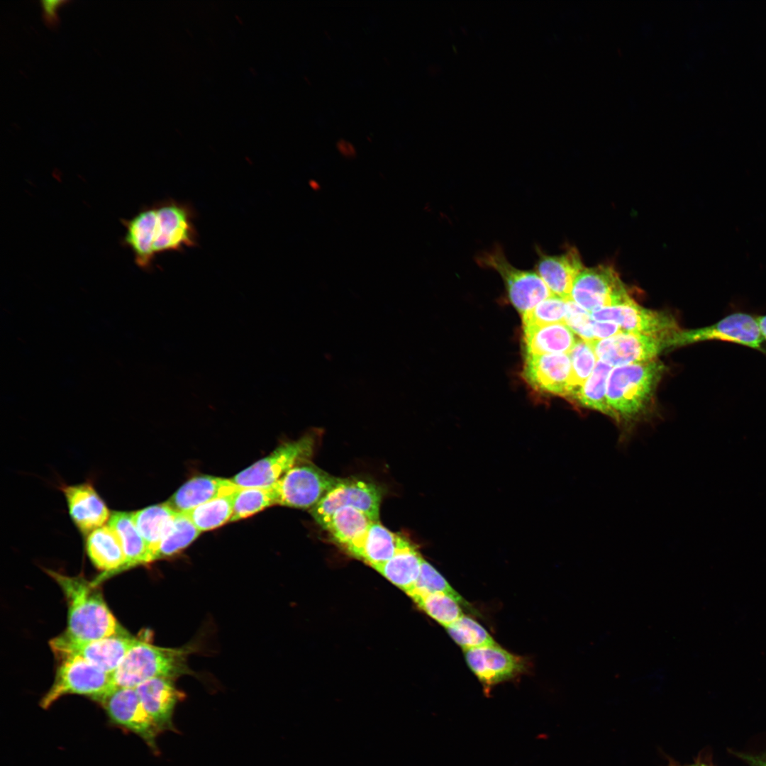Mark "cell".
<instances>
[{"instance_id":"cell-1","label":"cell","mask_w":766,"mask_h":766,"mask_svg":"<svg viewBox=\"0 0 766 766\" xmlns=\"http://www.w3.org/2000/svg\"><path fill=\"white\" fill-rule=\"evenodd\" d=\"M61 588L68 609L65 633L81 640H94L129 633L106 604L97 585L81 576L71 577L45 570Z\"/></svg>"},{"instance_id":"cell-2","label":"cell","mask_w":766,"mask_h":766,"mask_svg":"<svg viewBox=\"0 0 766 766\" xmlns=\"http://www.w3.org/2000/svg\"><path fill=\"white\" fill-rule=\"evenodd\" d=\"M145 638H135L123 660L111 674L116 687L135 688L154 677H177L192 674L187 664L194 645L170 648L157 646Z\"/></svg>"},{"instance_id":"cell-3","label":"cell","mask_w":766,"mask_h":766,"mask_svg":"<svg viewBox=\"0 0 766 766\" xmlns=\"http://www.w3.org/2000/svg\"><path fill=\"white\" fill-rule=\"evenodd\" d=\"M665 366L656 360L615 367L607 381V401L616 421H630L645 408Z\"/></svg>"},{"instance_id":"cell-4","label":"cell","mask_w":766,"mask_h":766,"mask_svg":"<svg viewBox=\"0 0 766 766\" xmlns=\"http://www.w3.org/2000/svg\"><path fill=\"white\" fill-rule=\"evenodd\" d=\"M320 435L318 429H312L296 440L282 444L265 457L238 473L231 480L240 487L273 485L292 467L308 462Z\"/></svg>"},{"instance_id":"cell-5","label":"cell","mask_w":766,"mask_h":766,"mask_svg":"<svg viewBox=\"0 0 766 766\" xmlns=\"http://www.w3.org/2000/svg\"><path fill=\"white\" fill-rule=\"evenodd\" d=\"M54 682L40 701L47 709L60 698L67 694H78L99 703L116 687L111 674L76 657L60 660Z\"/></svg>"},{"instance_id":"cell-6","label":"cell","mask_w":766,"mask_h":766,"mask_svg":"<svg viewBox=\"0 0 766 766\" xmlns=\"http://www.w3.org/2000/svg\"><path fill=\"white\" fill-rule=\"evenodd\" d=\"M704 341L734 343L755 350L766 356V343L761 334L757 316L736 311L717 322L699 328L681 331L667 340L668 347L684 346Z\"/></svg>"},{"instance_id":"cell-7","label":"cell","mask_w":766,"mask_h":766,"mask_svg":"<svg viewBox=\"0 0 766 766\" xmlns=\"http://www.w3.org/2000/svg\"><path fill=\"white\" fill-rule=\"evenodd\" d=\"M476 262L480 267L492 269L500 274L511 302L522 315L553 296L536 272L513 266L498 245L478 255Z\"/></svg>"},{"instance_id":"cell-8","label":"cell","mask_w":766,"mask_h":766,"mask_svg":"<svg viewBox=\"0 0 766 766\" xmlns=\"http://www.w3.org/2000/svg\"><path fill=\"white\" fill-rule=\"evenodd\" d=\"M338 480L339 478L306 462L292 467L272 487L277 505L312 509Z\"/></svg>"},{"instance_id":"cell-9","label":"cell","mask_w":766,"mask_h":766,"mask_svg":"<svg viewBox=\"0 0 766 766\" xmlns=\"http://www.w3.org/2000/svg\"><path fill=\"white\" fill-rule=\"evenodd\" d=\"M135 638L126 635L81 640L64 632L50 641V647L58 660L69 657H79L112 674L123 660Z\"/></svg>"},{"instance_id":"cell-10","label":"cell","mask_w":766,"mask_h":766,"mask_svg":"<svg viewBox=\"0 0 766 766\" xmlns=\"http://www.w3.org/2000/svg\"><path fill=\"white\" fill-rule=\"evenodd\" d=\"M156 221L152 250L155 255L182 251L198 243L192 208L173 199L155 204Z\"/></svg>"},{"instance_id":"cell-11","label":"cell","mask_w":766,"mask_h":766,"mask_svg":"<svg viewBox=\"0 0 766 766\" xmlns=\"http://www.w3.org/2000/svg\"><path fill=\"white\" fill-rule=\"evenodd\" d=\"M98 704L113 725L137 735L155 755H159L157 738L160 733L135 688L115 687Z\"/></svg>"},{"instance_id":"cell-12","label":"cell","mask_w":766,"mask_h":766,"mask_svg":"<svg viewBox=\"0 0 766 766\" xmlns=\"http://www.w3.org/2000/svg\"><path fill=\"white\" fill-rule=\"evenodd\" d=\"M570 299L589 313L632 300L617 272L606 265L584 267L574 282Z\"/></svg>"},{"instance_id":"cell-13","label":"cell","mask_w":766,"mask_h":766,"mask_svg":"<svg viewBox=\"0 0 766 766\" xmlns=\"http://www.w3.org/2000/svg\"><path fill=\"white\" fill-rule=\"evenodd\" d=\"M382 499L380 489L373 483L357 479H340L311 509V515L322 527L338 509L352 506L373 521H379Z\"/></svg>"},{"instance_id":"cell-14","label":"cell","mask_w":766,"mask_h":766,"mask_svg":"<svg viewBox=\"0 0 766 766\" xmlns=\"http://www.w3.org/2000/svg\"><path fill=\"white\" fill-rule=\"evenodd\" d=\"M587 343L597 359L611 367L653 360L668 347L667 339L629 332Z\"/></svg>"},{"instance_id":"cell-15","label":"cell","mask_w":766,"mask_h":766,"mask_svg":"<svg viewBox=\"0 0 766 766\" xmlns=\"http://www.w3.org/2000/svg\"><path fill=\"white\" fill-rule=\"evenodd\" d=\"M596 321L617 323L623 332L635 333L668 339L679 331L673 318L645 309L631 300L623 304L603 307L590 313Z\"/></svg>"},{"instance_id":"cell-16","label":"cell","mask_w":766,"mask_h":766,"mask_svg":"<svg viewBox=\"0 0 766 766\" xmlns=\"http://www.w3.org/2000/svg\"><path fill=\"white\" fill-rule=\"evenodd\" d=\"M470 670L485 687L512 679L528 670V662L520 656L494 645L464 650Z\"/></svg>"},{"instance_id":"cell-17","label":"cell","mask_w":766,"mask_h":766,"mask_svg":"<svg viewBox=\"0 0 766 766\" xmlns=\"http://www.w3.org/2000/svg\"><path fill=\"white\" fill-rule=\"evenodd\" d=\"M523 375L535 389L560 396L574 393L568 354L526 355Z\"/></svg>"},{"instance_id":"cell-18","label":"cell","mask_w":766,"mask_h":766,"mask_svg":"<svg viewBox=\"0 0 766 766\" xmlns=\"http://www.w3.org/2000/svg\"><path fill=\"white\" fill-rule=\"evenodd\" d=\"M175 679L154 677L144 681L135 689L139 699L160 733H177L173 722L177 705L184 694L174 684Z\"/></svg>"},{"instance_id":"cell-19","label":"cell","mask_w":766,"mask_h":766,"mask_svg":"<svg viewBox=\"0 0 766 766\" xmlns=\"http://www.w3.org/2000/svg\"><path fill=\"white\" fill-rule=\"evenodd\" d=\"M535 250L537 274L554 296L570 300L574 282L584 268L577 250L572 248L561 255H549L538 247Z\"/></svg>"},{"instance_id":"cell-20","label":"cell","mask_w":766,"mask_h":766,"mask_svg":"<svg viewBox=\"0 0 766 766\" xmlns=\"http://www.w3.org/2000/svg\"><path fill=\"white\" fill-rule=\"evenodd\" d=\"M69 514L79 531L88 535L109 520L105 502L89 482L62 487Z\"/></svg>"},{"instance_id":"cell-21","label":"cell","mask_w":766,"mask_h":766,"mask_svg":"<svg viewBox=\"0 0 766 766\" xmlns=\"http://www.w3.org/2000/svg\"><path fill=\"white\" fill-rule=\"evenodd\" d=\"M155 221V204L143 208L129 219L121 220L126 230L122 244L131 250L136 265L145 270L152 268L156 257L152 250Z\"/></svg>"},{"instance_id":"cell-22","label":"cell","mask_w":766,"mask_h":766,"mask_svg":"<svg viewBox=\"0 0 766 766\" xmlns=\"http://www.w3.org/2000/svg\"><path fill=\"white\" fill-rule=\"evenodd\" d=\"M86 551L94 565L104 572L94 581L97 585L113 574L124 571L126 556L116 533L109 526L104 525L87 535Z\"/></svg>"},{"instance_id":"cell-23","label":"cell","mask_w":766,"mask_h":766,"mask_svg":"<svg viewBox=\"0 0 766 766\" xmlns=\"http://www.w3.org/2000/svg\"><path fill=\"white\" fill-rule=\"evenodd\" d=\"M238 488L233 481L213 476L193 477L180 487L167 501L177 512L185 513Z\"/></svg>"},{"instance_id":"cell-24","label":"cell","mask_w":766,"mask_h":766,"mask_svg":"<svg viewBox=\"0 0 766 766\" xmlns=\"http://www.w3.org/2000/svg\"><path fill=\"white\" fill-rule=\"evenodd\" d=\"M373 522L365 513L352 506L336 510L323 526L332 538L357 557L364 538Z\"/></svg>"},{"instance_id":"cell-25","label":"cell","mask_w":766,"mask_h":766,"mask_svg":"<svg viewBox=\"0 0 766 766\" xmlns=\"http://www.w3.org/2000/svg\"><path fill=\"white\" fill-rule=\"evenodd\" d=\"M577 340L564 323L523 328L526 355L568 354Z\"/></svg>"},{"instance_id":"cell-26","label":"cell","mask_w":766,"mask_h":766,"mask_svg":"<svg viewBox=\"0 0 766 766\" xmlns=\"http://www.w3.org/2000/svg\"><path fill=\"white\" fill-rule=\"evenodd\" d=\"M423 560L414 545L403 536L394 556L373 568L408 594L416 583Z\"/></svg>"},{"instance_id":"cell-27","label":"cell","mask_w":766,"mask_h":766,"mask_svg":"<svg viewBox=\"0 0 766 766\" xmlns=\"http://www.w3.org/2000/svg\"><path fill=\"white\" fill-rule=\"evenodd\" d=\"M177 513L167 502L132 512L135 525L148 547L152 562L155 561L160 542Z\"/></svg>"},{"instance_id":"cell-28","label":"cell","mask_w":766,"mask_h":766,"mask_svg":"<svg viewBox=\"0 0 766 766\" xmlns=\"http://www.w3.org/2000/svg\"><path fill=\"white\" fill-rule=\"evenodd\" d=\"M109 526L116 533L126 556L124 570L152 562L148 547L136 528L132 512L114 511Z\"/></svg>"},{"instance_id":"cell-29","label":"cell","mask_w":766,"mask_h":766,"mask_svg":"<svg viewBox=\"0 0 766 766\" xmlns=\"http://www.w3.org/2000/svg\"><path fill=\"white\" fill-rule=\"evenodd\" d=\"M402 538L382 526L379 521H373L367 529L357 557L374 567L394 556Z\"/></svg>"},{"instance_id":"cell-30","label":"cell","mask_w":766,"mask_h":766,"mask_svg":"<svg viewBox=\"0 0 766 766\" xmlns=\"http://www.w3.org/2000/svg\"><path fill=\"white\" fill-rule=\"evenodd\" d=\"M611 370V365L599 360L592 373L572 396L583 406L600 411L616 421L606 397L607 381Z\"/></svg>"},{"instance_id":"cell-31","label":"cell","mask_w":766,"mask_h":766,"mask_svg":"<svg viewBox=\"0 0 766 766\" xmlns=\"http://www.w3.org/2000/svg\"><path fill=\"white\" fill-rule=\"evenodd\" d=\"M235 492L215 498L184 514L201 532L217 528L231 518Z\"/></svg>"},{"instance_id":"cell-32","label":"cell","mask_w":766,"mask_h":766,"mask_svg":"<svg viewBox=\"0 0 766 766\" xmlns=\"http://www.w3.org/2000/svg\"><path fill=\"white\" fill-rule=\"evenodd\" d=\"M201 533L184 513L177 512L160 542L155 561L177 555L194 541Z\"/></svg>"},{"instance_id":"cell-33","label":"cell","mask_w":766,"mask_h":766,"mask_svg":"<svg viewBox=\"0 0 766 766\" xmlns=\"http://www.w3.org/2000/svg\"><path fill=\"white\" fill-rule=\"evenodd\" d=\"M276 504L272 485L265 487H238L235 492L233 514L230 522L248 518Z\"/></svg>"},{"instance_id":"cell-34","label":"cell","mask_w":766,"mask_h":766,"mask_svg":"<svg viewBox=\"0 0 766 766\" xmlns=\"http://www.w3.org/2000/svg\"><path fill=\"white\" fill-rule=\"evenodd\" d=\"M411 598L423 611L445 628L464 615L460 604L443 593L414 595Z\"/></svg>"},{"instance_id":"cell-35","label":"cell","mask_w":766,"mask_h":766,"mask_svg":"<svg viewBox=\"0 0 766 766\" xmlns=\"http://www.w3.org/2000/svg\"><path fill=\"white\" fill-rule=\"evenodd\" d=\"M453 640L464 650L496 644L487 630L473 618L463 615L445 627Z\"/></svg>"},{"instance_id":"cell-36","label":"cell","mask_w":766,"mask_h":766,"mask_svg":"<svg viewBox=\"0 0 766 766\" xmlns=\"http://www.w3.org/2000/svg\"><path fill=\"white\" fill-rule=\"evenodd\" d=\"M430 593H443L455 599L460 605L468 603L449 584L446 579L427 561L423 560L420 574L409 596Z\"/></svg>"},{"instance_id":"cell-37","label":"cell","mask_w":766,"mask_h":766,"mask_svg":"<svg viewBox=\"0 0 766 766\" xmlns=\"http://www.w3.org/2000/svg\"><path fill=\"white\" fill-rule=\"evenodd\" d=\"M567 301L554 295L543 300L523 315V328L565 323Z\"/></svg>"},{"instance_id":"cell-38","label":"cell","mask_w":766,"mask_h":766,"mask_svg":"<svg viewBox=\"0 0 766 766\" xmlns=\"http://www.w3.org/2000/svg\"><path fill=\"white\" fill-rule=\"evenodd\" d=\"M568 355L572 370L573 396L592 373L597 357L591 345L582 339L577 340Z\"/></svg>"},{"instance_id":"cell-39","label":"cell","mask_w":766,"mask_h":766,"mask_svg":"<svg viewBox=\"0 0 766 766\" xmlns=\"http://www.w3.org/2000/svg\"><path fill=\"white\" fill-rule=\"evenodd\" d=\"M590 313L582 309L572 300L567 301L565 323L581 339L589 342L595 340L591 330Z\"/></svg>"},{"instance_id":"cell-40","label":"cell","mask_w":766,"mask_h":766,"mask_svg":"<svg viewBox=\"0 0 766 766\" xmlns=\"http://www.w3.org/2000/svg\"><path fill=\"white\" fill-rule=\"evenodd\" d=\"M66 0H42V18L45 24L50 28H55L59 24V18L57 11L62 4L68 3Z\"/></svg>"},{"instance_id":"cell-41","label":"cell","mask_w":766,"mask_h":766,"mask_svg":"<svg viewBox=\"0 0 766 766\" xmlns=\"http://www.w3.org/2000/svg\"><path fill=\"white\" fill-rule=\"evenodd\" d=\"M591 330L595 339H604L623 332L614 322L596 321L592 318Z\"/></svg>"},{"instance_id":"cell-42","label":"cell","mask_w":766,"mask_h":766,"mask_svg":"<svg viewBox=\"0 0 766 766\" xmlns=\"http://www.w3.org/2000/svg\"><path fill=\"white\" fill-rule=\"evenodd\" d=\"M742 757L753 766H766V755L753 756L743 755Z\"/></svg>"},{"instance_id":"cell-43","label":"cell","mask_w":766,"mask_h":766,"mask_svg":"<svg viewBox=\"0 0 766 766\" xmlns=\"http://www.w3.org/2000/svg\"><path fill=\"white\" fill-rule=\"evenodd\" d=\"M338 148L340 152L345 156H353L355 153V150L353 145L345 140H340L338 143Z\"/></svg>"},{"instance_id":"cell-44","label":"cell","mask_w":766,"mask_h":766,"mask_svg":"<svg viewBox=\"0 0 766 766\" xmlns=\"http://www.w3.org/2000/svg\"><path fill=\"white\" fill-rule=\"evenodd\" d=\"M757 322L761 334L766 343V314L757 316Z\"/></svg>"},{"instance_id":"cell-45","label":"cell","mask_w":766,"mask_h":766,"mask_svg":"<svg viewBox=\"0 0 766 766\" xmlns=\"http://www.w3.org/2000/svg\"><path fill=\"white\" fill-rule=\"evenodd\" d=\"M684 766H708V765H700V764H694V765H684Z\"/></svg>"}]
</instances>
